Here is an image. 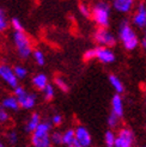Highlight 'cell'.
I'll use <instances>...</instances> for the list:
<instances>
[{"mask_svg":"<svg viewBox=\"0 0 146 147\" xmlns=\"http://www.w3.org/2000/svg\"><path fill=\"white\" fill-rule=\"evenodd\" d=\"M118 36L122 47L126 50L132 51L140 46V38L138 37L133 25L126 19L120 23L118 29Z\"/></svg>","mask_w":146,"mask_h":147,"instance_id":"obj_1","label":"cell"},{"mask_svg":"<svg viewBox=\"0 0 146 147\" xmlns=\"http://www.w3.org/2000/svg\"><path fill=\"white\" fill-rule=\"evenodd\" d=\"M112 7L107 1H98L91 9V17L98 28H108L110 24Z\"/></svg>","mask_w":146,"mask_h":147,"instance_id":"obj_2","label":"cell"},{"mask_svg":"<svg viewBox=\"0 0 146 147\" xmlns=\"http://www.w3.org/2000/svg\"><path fill=\"white\" fill-rule=\"evenodd\" d=\"M50 123L41 122L40 126L31 135V144L34 147H50Z\"/></svg>","mask_w":146,"mask_h":147,"instance_id":"obj_3","label":"cell"},{"mask_svg":"<svg viewBox=\"0 0 146 147\" xmlns=\"http://www.w3.org/2000/svg\"><path fill=\"white\" fill-rule=\"evenodd\" d=\"M13 42L16 46L17 53L22 59H26L32 54V48H31V42L30 38L24 31H14L13 34Z\"/></svg>","mask_w":146,"mask_h":147,"instance_id":"obj_4","label":"cell"},{"mask_svg":"<svg viewBox=\"0 0 146 147\" xmlns=\"http://www.w3.org/2000/svg\"><path fill=\"white\" fill-rule=\"evenodd\" d=\"M93 40L98 45V47L112 48L118 43L116 36L105 28H98L93 35Z\"/></svg>","mask_w":146,"mask_h":147,"instance_id":"obj_5","label":"cell"},{"mask_svg":"<svg viewBox=\"0 0 146 147\" xmlns=\"http://www.w3.org/2000/svg\"><path fill=\"white\" fill-rule=\"evenodd\" d=\"M14 91V96L17 97L18 102H19V105L20 108L23 109H31L35 107L36 104V96L31 92H28L23 86H17L16 89L13 90Z\"/></svg>","mask_w":146,"mask_h":147,"instance_id":"obj_6","label":"cell"},{"mask_svg":"<svg viewBox=\"0 0 146 147\" xmlns=\"http://www.w3.org/2000/svg\"><path fill=\"white\" fill-rule=\"evenodd\" d=\"M135 142V134L134 131L128 128L123 127L116 133V142L114 147H133Z\"/></svg>","mask_w":146,"mask_h":147,"instance_id":"obj_7","label":"cell"},{"mask_svg":"<svg viewBox=\"0 0 146 147\" xmlns=\"http://www.w3.org/2000/svg\"><path fill=\"white\" fill-rule=\"evenodd\" d=\"M132 25L139 30H146V3L139 1L132 14Z\"/></svg>","mask_w":146,"mask_h":147,"instance_id":"obj_8","label":"cell"},{"mask_svg":"<svg viewBox=\"0 0 146 147\" xmlns=\"http://www.w3.org/2000/svg\"><path fill=\"white\" fill-rule=\"evenodd\" d=\"M0 79H1L6 85L12 87L13 90L16 89L17 86H19L18 78L14 74L13 68H11L9 65H4V63L0 65Z\"/></svg>","mask_w":146,"mask_h":147,"instance_id":"obj_9","label":"cell"},{"mask_svg":"<svg viewBox=\"0 0 146 147\" xmlns=\"http://www.w3.org/2000/svg\"><path fill=\"white\" fill-rule=\"evenodd\" d=\"M95 53H96V60H98L103 65H110L114 63L116 60V55L112 50V48L107 47H96L95 48Z\"/></svg>","mask_w":146,"mask_h":147,"instance_id":"obj_10","label":"cell"},{"mask_svg":"<svg viewBox=\"0 0 146 147\" xmlns=\"http://www.w3.org/2000/svg\"><path fill=\"white\" fill-rule=\"evenodd\" d=\"M137 4V0H112V7L116 12L122 14L133 12Z\"/></svg>","mask_w":146,"mask_h":147,"instance_id":"obj_11","label":"cell"},{"mask_svg":"<svg viewBox=\"0 0 146 147\" xmlns=\"http://www.w3.org/2000/svg\"><path fill=\"white\" fill-rule=\"evenodd\" d=\"M76 140L82 147H90L92 144V136L89 129L84 126H78L76 129Z\"/></svg>","mask_w":146,"mask_h":147,"instance_id":"obj_12","label":"cell"},{"mask_svg":"<svg viewBox=\"0 0 146 147\" xmlns=\"http://www.w3.org/2000/svg\"><path fill=\"white\" fill-rule=\"evenodd\" d=\"M110 105H112V113L121 119L123 116V114H125V103H123L121 94H118V93L114 94L113 98H112Z\"/></svg>","mask_w":146,"mask_h":147,"instance_id":"obj_13","label":"cell"},{"mask_svg":"<svg viewBox=\"0 0 146 147\" xmlns=\"http://www.w3.org/2000/svg\"><path fill=\"white\" fill-rule=\"evenodd\" d=\"M40 124H41V117H40V115L37 113H34L30 117H29V120L25 123V131L32 134Z\"/></svg>","mask_w":146,"mask_h":147,"instance_id":"obj_14","label":"cell"},{"mask_svg":"<svg viewBox=\"0 0 146 147\" xmlns=\"http://www.w3.org/2000/svg\"><path fill=\"white\" fill-rule=\"evenodd\" d=\"M108 79H109V84H110V86L114 89L115 93L121 94V93L125 92V85H123L122 80H121L118 76H115V74H110Z\"/></svg>","mask_w":146,"mask_h":147,"instance_id":"obj_15","label":"cell"},{"mask_svg":"<svg viewBox=\"0 0 146 147\" xmlns=\"http://www.w3.org/2000/svg\"><path fill=\"white\" fill-rule=\"evenodd\" d=\"M48 84H49L48 83V77L46 74H43V73H39V74L32 77V85L36 87V89L43 91L48 86Z\"/></svg>","mask_w":146,"mask_h":147,"instance_id":"obj_16","label":"cell"},{"mask_svg":"<svg viewBox=\"0 0 146 147\" xmlns=\"http://www.w3.org/2000/svg\"><path fill=\"white\" fill-rule=\"evenodd\" d=\"M77 144L76 140V131L74 129H67L62 133V145L67 147H73Z\"/></svg>","mask_w":146,"mask_h":147,"instance_id":"obj_17","label":"cell"},{"mask_svg":"<svg viewBox=\"0 0 146 147\" xmlns=\"http://www.w3.org/2000/svg\"><path fill=\"white\" fill-rule=\"evenodd\" d=\"M1 105L6 109V110H12V111H16V110L19 109V102L17 99L16 96H10V97H6L3 99L1 102Z\"/></svg>","mask_w":146,"mask_h":147,"instance_id":"obj_18","label":"cell"},{"mask_svg":"<svg viewBox=\"0 0 146 147\" xmlns=\"http://www.w3.org/2000/svg\"><path fill=\"white\" fill-rule=\"evenodd\" d=\"M116 142V133L113 129H109L104 134V144L107 147H114Z\"/></svg>","mask_w":146,"mask_h":147,"instance_id":"obj_19","label":"cell"},{"mask_svg":"<svg viewBox=\"0 0 146 147\" xmlns=\"http://www.w3.org/2000/svg\"><path fill=\"white\" fill-rule=\"evenodd\" d=\"M120 117L119 116H116L115 114L110 113L108 116V119H107V123H108V127H110V129H115V128H118L119 127V124H120Z\"/></svg>","mask_w":146,"mask_h":147,"instance_id":"obj_20","label":"cell"},{"mask_svg":"<svg viewBox=\"0 0 146 147\" xmlns=\"http://www.w3.org/2000/svg\"><path fill=\"white\" fill-rule=\"evenodd\" d=\"M32 57H34V60H35V62L37 63L39 66H43L46 63V56H45V54L42 53L41 50H34L32 51Z\"/></svg>","mask_w":146,"mask_h":147,"instance_id":"obj_21","label":"cell"},{"mask_svg":"<svg viewBox=\"0 0 146 147\" xmlns=\"http://www.w3.org/2000/svg\"><path fill=\"white\" fill-rule=\"evenodd\" d=\"M54 83H55V85H56L57 89H59L60 91H62V92H67V91L70 90L68 84L65 82V80H64L61 77H56L55 80H54Z\"/></svg>","mask_w":146,"mask_h":147,"instance_id":"obj_22","label":"cell"},{"mask_svg":"<svg viewBox=\"0 0 146 147\" xmlns=\"http://www.w3.org/2000/svg\"><path fill=\"white\" fill-rule=\"evenodd\" d=\"M43 94H45L46 100H52L54 98V96H55V89H54V86L48 84V86L46 87L45 90H43Z\"/></svg>","mask_w":146,"mask_h":147,"instance_id":"obj_23","label":"cell"},{"mask_svg":"<svg viewBox=\"0 0 146 147\" xmlns=\"http://www.w3.org/2000/svg\"><path fill=\"white\" fill-rule=\"evenodd\" d=\"M14 71V74H16V77L19 79H24L26 76H28V69L25 67H23V66H16V67L13 68Z\"/></svg>","mask_w":146,"mask_h":147,"instance_id":"obj_24","label":"cell"},{"mask_svg":"<svg viewBox=\"0 0 146 147\" xmlns=\"http://www.w3.org/2000/svg\"><path fill=\"white\" fill-rule=\"evenodd\" d=\"M78 9H79V12L82 13L84 17H91V9L86 4L80 3L79 6H78Z\"/></svg>","mask_w":146,"mask_h":147,"instance_id":"obj_25","label":"cell"},{"mask_svg":"<svg viewBox=\"0 0 146 147\" xmlns=\"http://www.w3.org/2000/svg\"><path fill=\"white\" fill-rule=\"evenodd\" d=\"M11 26H12V29H13L14 31H19V32L24 31L23 24L20 23V20H19L18 18H12V20H11Z\"/></svg>","mask_w":146,"mask_h":147,"instance_id":"obj_26","label":"cell"},{"mask_svg":"<svg viewBox=\"0 0 146 147\" xmlns=\"http://www.w3.org/2000/svg\"><path fill=\"white\" fill-rule=\"evenodd\" d=\"M6 138H7V141H9L10 145H16L18 142V136H17V133L14 130H10L9 133H7Z\"/></svg>","mask_w":146,"mask_h":147,"instance_id":"obj_27","label":"cell"},{"mask_svg":"<svg viewBox=\"0 0 146 147\" xmlns=\"http://www.w3.org/2000/svg\"><path fill=\"white\" fill-rule=\"evenodd\" d=\"M50 140H52V144L54 145H62V133H53L50 135Z\"/></svg>","mask_w":146,"mask_h":147,"instance_id":"obj_28","label":"cell"},{"mask_svg":"<svg viewBox=\"0 0 146 147\" xmlns=\"http://www.w3.org/2000/svg\"><path fill=\"white\" fill-rule=\"evenodd\" d=\"M7 25H9V23H7V20H6L5 13H4V11L1 9H0V32L6 30Z\"/></svg>","mask_w":146,"mask_h":147,"instance_id":"obj_29","label":"cell"},{"mask_svg":"<svg viewBox=\"0 0 146 147\" xmlns=\"http://www.w3.org/2000/svg\"><path fill=\"white\" fill-rule=\"evenodd\" d=\"M9 120H10V116L7 110L3 105H0V123H6Z\"/></svg>","mask_w":146,"mask_h":147,"instance_id":"obj_30","label":"cell"},{"mask_svg":"<svg viewBox=\"0 0 146 147\" xmlns=\"http://www.w3.org/2000/svg\"><path fill=\"white\" fill-rule=\"evenodd\" d=\"M95 59H96V53H95V48L86 50L85 53H84V60H85V61H91V60H95Z\"/></svg>","mask_w":146,"mask_h":147,"instance_id":"obj_31","label":"cell"},{"mask_svg":"<svg viewBox=\"0 0 146 147\" xmlns=\"http://www.w3.org/2000/svg\"><path fill=\"white\" fill-rule=\"evenodd\" d=\"M62 123V116L60 114H54L50 117V124H54V126H60Z\"/></svg>","mask_w":146,"mask_h":147,"instance_id":"obj_32","label":"cell"},{"mask_svg":"<svg viewBox=\"0 0 146 147\" xmlns=\"http://www.w3.org/2000/svg\"><path fill=\"white\" fill-rule=\"evenodd\" d=\"M140 47H141V49L146 53V30L144 31L141 38H140Z\"/></svg>","mask_w":146,"mask_h":147,"instance_id":"obj_33","label":"cell"},{"mask_svg":"<svg viewBox=\"0 0 146 147\" xmlns=\"http://www.w3.org/2000/svg\"><path fill=\"white\" fill-rule=\"evenodd\" d=\"M73 147H82V146H80V145H79V144H78V142H77V144H76V145H74V146H73Z\"/></svg>","mask_w":146,"mask_h":147,"instance_id":"obj_34","label":"cell"},{"mask_svg":"<svg viewBox=\"0 0 146 147\" xmlns=\"http://www.w3.org/2000/svg\"><path fill=\"white\" fill-rule=\"evenodd\" d=\"M0 147H5V145H4L1 141H0Z\"/></svg>","mask_w":146,"mask_h":147,"instance_id":"obj_35","label":"cell"},{"mask_svg":"<svg viewBox=\"0 0 146 147\" xmlns=\"http://www.w3.org/2000/svg\"><path fill=\"white\" fill-rule=\"evenodd\" d=\"M145 103H146V93H145Z\"/></svg>","mask_w":146,"mask_h":147,"instance_id":"obj_36","label":"cell"}]
</instances>
